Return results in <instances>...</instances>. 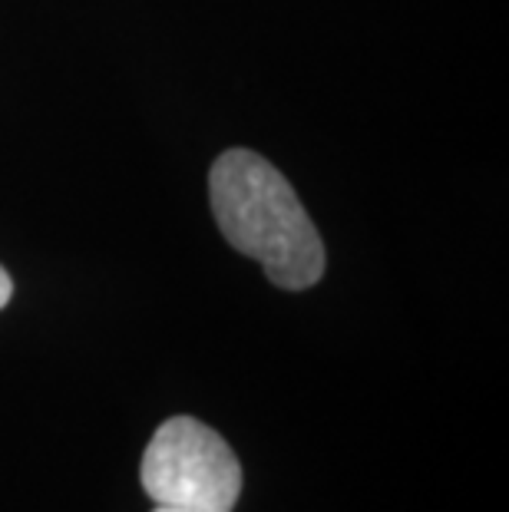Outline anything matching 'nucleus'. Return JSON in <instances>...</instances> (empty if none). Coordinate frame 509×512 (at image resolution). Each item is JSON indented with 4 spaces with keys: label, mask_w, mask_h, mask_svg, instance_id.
Returning <instances> with one entry per match:
<instances>
[{
    "label": "nucleus",
    "mask_w": 509,
    "mask_h": 512,
    "mask_svg": "<svg viewBox=\"0 0 509 512\" xmlns=\"http://www.w3.org/2000/svg\"><path fill=\"white\" fill-rule=\"evenodd\" d=\"M212 212L225 242L255 258L285 291L318 285L324 245L291 182L268 159L248 149H229L209 176Z\"/></svg>",
    "instance_id": "obj_1"
},
{
    "label": "nucleus",
    "mask_w": 509,
    "mask_h": 512,
    "mask_svg": "<svg viewBox=\"0 0 509 512\" xmlns=\"http://www.w3.org/2000/svg\"><path fill=\"white\" fill-rule=\"evenodd\" d=\"M143 489L156 506L232 512L242 493V466L212 427L172 417L143 453Z\"/></svg>",
    "instance_id": "obj_2"
},
{
    "label": "nucleus",
    "mask_w": 509,
    "mask_h": 512,
    "mask_svg": "<svg viewBox=\"0 0 509 512\" xmlns=\"http://www.w3.org/2000/svg\"><path fill=\"white\" fill-rule=\"evenodd\" d=\"M10 294H14V281H10V275L4 268H0V308L10 301Z\"/></svg>",
    "instance_id": "obj_3"
},
{
    "label": "nucleus",
    "mask_w": 509,
    "mask_h": 512,
    "mask_svg": "<svg viewBox=\"0 0 509 512\" xmlns=\"http://www.w3.org/2000/svg\"><path fill=\"white\" fill-rule=\"evenodd\" d=\"M153 512H189V509H176V506H156Z\"/></svg>",
    "instance_id": "obj_4"
}]
</instances>
